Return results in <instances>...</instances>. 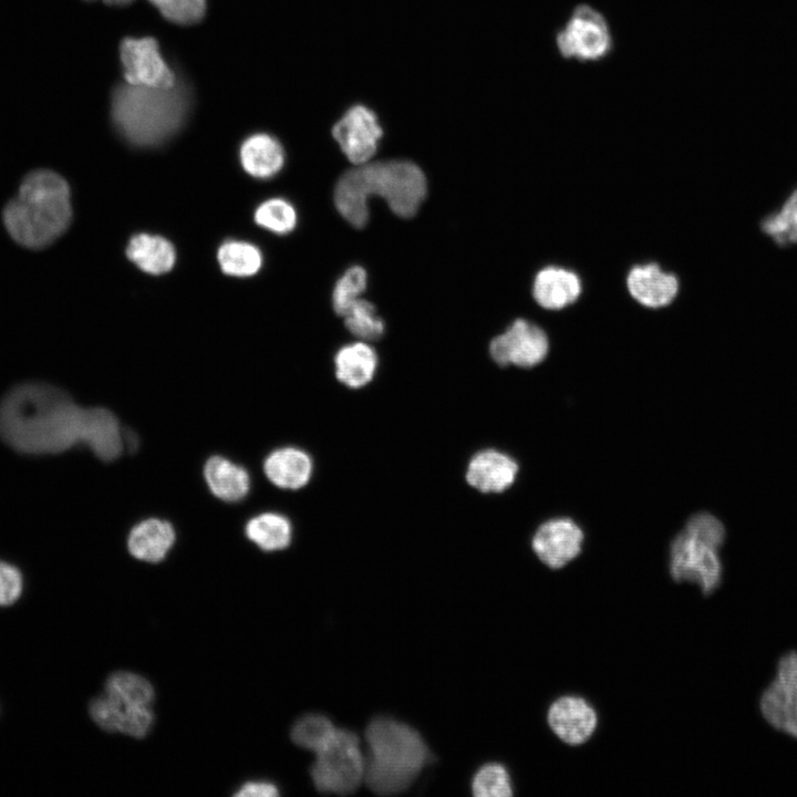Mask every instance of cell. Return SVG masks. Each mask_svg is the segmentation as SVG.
Masks as SVG:
<instances>
[{
    "mask_svg": "<svg viewBox=\"0 0 797 797\" xmlns=\"http://www.w3.org/2000/svg\"><path fill=\"white\" fill-rule=\"evenodd\" d=\"M0 436L13 449L32 455L84 445L103 462L117 459L128 444L113 412L81 407L45 383H23L9 391L0 403Z\"/></svg>",
    "mask_w": 797,
    "mask_h": 797,
    "instance_id": "1",
    "label": "cell"
},
{
    "mask_svg": "<svg viewBox=\"0 0 797 797\" xmlns=\"http://www.w3.org/2000/svg\"><path fill=\"white\" fill-rule=\"evenodd\" d=\"M371 196L382 197L397 216L412 217L426 196L425 175L407 161L368 162L339 178L334 204L346 221L361 228L369 220Z\"/></svg>",
    "mask_w": 797,
    "mask_h": 797,
    "instance_id": "2",
    "label": "cell"
},
{
    "mask_svg": "<svg viewBox=\"0 0 797 797\" xmlns=\"http://www.w3.org/2000/svg\"><path fill=\"white\" fill-rule=\"evenodd\" d=\"M71 219L70 186L48 168L29 172L2 210V222L11 239L32 250L52 245L69 228Z\"/></svg>",
    "mask_w": 797,
    "mask_h": 797,
    "instance_id": "3",
    "label": "cell"
},
{
    "mask_svg": "<svg viewBox=\"0 0 797 797\" xmlns=\"http://www.w3.org/2000/svg\"><path fill=\"white\" fill-rule=\"evenodd\" d=\"M365 742L364 782L379 795L406 790L431 760L422 735L392 717L373 718L366 726Z\"/></svg>",
    "mask_w": 797,
    "mask_h": 797,
    "instance_id": "4",
    "label": "cell"
},
{
    "mask_svg": "<svg viewBox=\"0 0 797 797\" xmlns=\"http://www.w3.org/2000/svg\"><path fill=\"white\" fill-rule=\"evenodd\" d=\"M189 107L185 87H147L128 83L112 94L111 114L117 131L137 146H155L182 127Z\"/></svg>",
    "mask_w": 797,
    "mask_h": 797,
    "instance_id": "5",
    "label": "cell"
},
{
    "mask_svg": "<svg viewBox=\"0 0 797 797\" xmlns=\"http://www.w3.org/2000/svg\"><path fill=\"white\" fill-rule=\"evenodd\" d=\"M559 58L579 64H600L615 50V38L608 17L593 4L576 3L553 33Z\"/></svg>",
    "mask_w": 797,
    "mask_h": 797,
    "instance_id": "6",
    "label": "cell"
},
{
    "mask_svg": "<svg viewBox=\"0 0 797 797\" xmlns=\"http://www.w3.org/2000/svg\"><path fill=\"white\" fill-rule=\"evenodd\" d=\"M314 754L310 774L319 791L346 795L364 782L365 756L355 733L338 727Z\"/></svg>",
    "mask_w": 797,
    "mask_h": 797,
    "instance_id": "7",
    "label": "cell"
},
{
    "mask_svg": "<svg viewBox=\"0 0 797 797\" xmlns=\"http://www.w3.org/2000/svg\"><path fill=\"white\" fill-rule=\"evenodd\" d=\"M717 548L685 528L670 548V573L677 582L697 584L704 594L712 593L721 582L722 563Z\"/></svg>",
    "mask_w": 797,
    "mask_h": 797,
    "instance_id": "8",
    "label": "cell"
},
{
    "mask_svg": "<svg viewBox=\"0 0 797 797\" xmlns=\"http://www.w3.org/2000/svg\"><path fill=\"white\" fill-rule=\"evenodd\" d=\"M125 82L132 85L169 89L176 85L172 69L154 38H125L120 46Z\"/></svg>",
    "mask_w": 797,
    "mask_h": 797,
    "instance_id": "9",
    "label": "cell"
},
{
    "mask_svg": "<svg viewBox=\"0 0 797 797\" xmlns=\"http://www.w3.org/2000/svg\"><path fill=\"white\" fill-rule=\"evenodd\" d=\"M549 351L546 332L537 324L517 319L489 344L491 359L501 366L531 368L545 360Z\"/></svg>",
    "mask_w": 797,
    "mask_h": 797,
    "instance_id": "10",
    "label": "cell"
},
{
    "mask_svg": "<svg viewBox=\"0 0 797 797\" xmlns=\"http://www.w3.org/2000/svg\"><path fill=\"white\" fill-rule=\"evenodd\" d=\"M382 134L376 115L364 105L350 107L332 128L340 148L355 165L365 164L374 156Z\"/></svg>",
    "mask_w": 797,
    "mask_h": 797,
    "instance_id": "11",
    "label": "cell"
},
{
    "mask_svg": "<svg viewBox=\"0 0 797 797\" xmlns=\"http://www.w3.org/2000/svg\"><path fill=\"white\" fill-rule=\"evenodd\" d=\"M583 532L569 518H553L541 524L532 537V549L548 567L558 569L575 559L582 549Z\"/></svg>",
    "mask_w": 797,
    "mask_h": 797,
    "instance_id": "12",
    "label": "cell"
},
{
    "mask_svg": "<svg viewBox=\"0 0 797 797\" xmlns=\"http://www.w3.org/2000/svg\"><path fill=\"white\" fill-rule=\"evenodd\" d=\"M552 732L565 743L579 745L587 742L597 726V714L583 698L563 696L553 702L548 711Z\"/></svg>",
    "mask_w": 797,
    "mask_h": 797,
    "instance_id": "13",
    "label": "cell"
},
{
    "mask_svg": "<svg viewBox=\"0 0 797 797\" xmlns=\"http://www.w3.org/2000/svg\"><path fill=\"white\" fill-rule=\"evenodd\" d=\"M517 473L518 465L513 457L496 449H485L470 458L466 480L482 493H501L514 484Z\"/></svg>",
    "mask_w": 797,
    "mask_h": 797,
    "instance_id": "14",
    "label": "cell"
},
{
    "mask_svg": "<svg viewBox=\"0 0 797 797\" xmlns=\"http://www.w3.org/2000/svg\"><path fill=\"white\" fill-rule=\"evenodd\" d=\"M627 286L633 299L653 309L670 304L679 291L677 278L663 271L655 262L631 268Z\"/></svg>",
    "mask_w": 797,
    "mask_h": 797,
    "instance_id": "15",
    "label": "cell"
},
{
    "mask_svg": "<svg viewBox=\"0 0 797 797\" xmlns=\"http://www.w3.org/2000/svg\"><path fill=\"white\" fill-rule=\"evenodd\" d=\"M580 293V278L576 272L562 267H545L534 279V299L547 310L563 309L573 303Z\"/></svg>",
    "mask_w": 797,
    "mask_h": 797,
    "instance_id": "16",
    "label": "cell"
},
{
    "mask_svg": "<svg viewBox=\"0 0 797 797\" xmlns=\"http://www.w3.org/2000/svg\"><path fill=\"white\" fill-rule=\"evenodd\" d=\"M313 464L304 451L288 446L272 451L263 462L267 478L282 489H299L312 475Z\"/></svg>",
    "mask_w": 797,
    "mask_h": 797,
    "instance_id": "17",
    "label": "cell"
},
{
    "mask_svg": "<svg viewBox=\"0 0 797 797\" xmlns=\"http://www.w3.org/2000/svg\"><path fill=\"white\" fill-rule=\"evenodd\" d=\"M175 539V529L170 522L148 518L132 528L127 538V548L138 560L159 562L166 557Z\"/></svg>",
    "mask_w": 797,
    "mask_h": 797,
    "instance_id": "18",
    "label": "cell"
},
{
    "mask_svg": "<svg viewBox=\"0 0 797 797\" xmlns=\"http://www.w3.org/2000/svg\"><path fill=\"white\" fill-rule=\"evenodd\" d=\"M204 477L211 494L227 503L246 498L250 489L248 472L224 456H211L204 466Z\"/></svg>",
    "mask_w": 797,
    "mask_h": 797,
    "instance_id": "19",
    "label": "cell"
},
{
    "mask_svg": "<svg viewBox=\"0 0 797 797\" xmlns=\"http://www.w3.org/2000/svg\"><path fill=\"white\" fill-rule=\"evenodd\" d=\"M377 362L376 352L365 342L345 344L334 356L335 376L348 387H363L372 381Z\"/></svg>",
    "mask_w": 797,
    "mask_h": 797,
    "instance_id": "20",
    "label": "cell"
},
{
    "mask_svg": "<svg viewBox=\"0 0 797 797\" xmlns=\"http://www.w3.org/2000/svg\"><path fill=\"white\" fill-rule=\"evenodd\" d=\"M240 162L245 170L251 176L269 178L276 175L283 165V148L269 134H253L241 144Z\"/></svg>",
    "mask_w": 797,
    "mask_h": 797,
    "instance_id": "21",
    "label": "cell"
},
{
    "mask_svg": "<svg viewBox=\"0 0 797 797\" xmlns=\"http://www.w3.org/2000/svg\"><path fill=\"white\" fill-rule=\"evenodd\" d=\"M760 712L770 726L797 738V691L775 680L762 694Z\"/></svg>",
    "mask_w": 797,
    "mask_h": 797,
    "instance_id": "22",
    "label": "cell"
},
{
    "mask_svg": "<svg viewBox=\"0 0 797 797\" xmlns=\"http://www.w3.org/2000/svg\"><path fill=\"white\" fill-rule=\"evenodd\" d=\"M127 257L143 271L161 275L169 271L175 263V250L172 244L159 236L138 234L126 249Z\"/></svg>",
    "mask_w": 797,
    "mask_h": 797,
    "instance_id": "23",
    "label": "cell"
},
{
    "mask_svg": "<svg viewBox=\"0 0 797 797\" xmlns=\"http://www.w3.org/2000/svg\"><path fill=\"white\" fill-rule=\"evenodd\" d=\"M245 534L263 551L282 550L292 540V525L284 515L262 513L247 521Z\"/></svg>",
    "mask_w": 797,
    "mask_h": 797,
    "instance_id": "24",
    "label": "cell"
},
{
    "mask_svg": "<svg viewBox=\"0 0 797 797\" xmlns=\"http://www.w3.org/2000/svg\"><path fill=\"white\" fill-rule=\"evenodd\" d=\"M106 694L123 706L148 705L154 698L152 684L143 676L131 672L113 673L105 684Z\"/></svg>",
    "mask_w": 797,
    "mask_h": 797,
    "instance_id": "25",
    "label": "cell"
},
{
    "mask_svg": "<svg viewBox=\"0 0 797 797\" xmlns=\"http://www.w3.org/2000/svg\"><path fill=\"white\" fill-rule=\"evenodd\" d=\"M221 270L230 276L247 277L255 275L261 267L259 249L245 241L229 240L222 244L217 253Z\"/></svg>",
    "mask_w": 797,
    "mask_h": 797,
    "instance_id": "26",
    "label": "cell"
},
{
    "mask_svg": "<svg viewBox=\"0 0 797 797\" xmlns=\"http://www.w3.org/2000/svg\"><path fill=\"white\" fill-rule=\"evenodd\" d=\"M337 728L325 715L311 713L293 724L291 739L296 745L315 753L331 738Z\"/></svg>",
    "mask_w": 797,
    "mask_h": 797,
    "instance_id": "27",
    "label": "cell"
},
{
    "mask_svg": "<svg viewBox=\"0 0 797 797\" xmlns=\"http://www.w3.org/2000/svg\"><path fill=\"white\" fill-rule=\"evenodd\" d=\"M343 317L346 329L362 340H376L384 333V322L368 300L355 301Z\"/></svg>",
    "mask_w": 797,
    "mask_h": 797,
    "instance_id": "28",
    "label": "cell"
},
{
    "mask_svg": "<svg viewBox=\"0 0 797 797\" xmlns=\"http://www.w3.org/2000/svg\"><path fill=\"white\" fill-rule=\"evenodd\" d=\"M472 791L477 797H509L513 785L508 770L498 763L482 766L472 780Z\"/></svg>",
    "mask_w": 797,
    "mask_h": 797,
    "instance_id": "29",
    "label": "cell"
},
{
    "mask_svg": "<svg viewBox=\"0 0 797 797\" xmlns=\"http://www.w3.org/2000/svg\"><path fill=\"white\" fill-rule=\"evenodd\" d=\"M762 228L778 245L797 242V189L778 213L763 220Z\"/></svg>",
    "mask_w": 797,
    "mask_h": 797,
    "instance_id": "30",
    "label": "cell"
},
{
    "mask_svg": "<svg viewBox=\"0 0 797 797\" xmlns=\"http://www.w3.org/2000/svg\"><path fill=\"white\" fill-rule=\"evenodd\" d=\"M256 222L276 234L290 232L297 224L293 206L284 199L272 198L262 203L255 213Z\"/></svg>",
    "mask_w": 797,
    "mask_h": 797,
    "instance_id": "31",
    "label": "cell"
},
{
    "mask_svg": "<svg viewBox=\"0 0 797 797\" xmlns=\"http://www.w3.org/2000/svg\"><path fill=\"white\" fill-rule=\"evenodd\" d=\"M368 275L360 266L350 267L337 281L332 304L339 315H344L351 306L360 299L366 288Z\"/></svg>",
    "mask_w": 797,
    "mask_h": 797,
    "instance_id": "32",
    "label": "cell"
},
{
    "mask_svg": "<svg viewBox=\"0 0 797 797\" xmlns=\"http://www.w3.org/2000/svg\"><path fill=\"white\" fill-rule=\"evenodd\" d=\"M161 14L177 24H194L206 11V0H148Z\"/></svg>",
    "mask_w": 797,
    "mask_h": 797,
    "instance_id": "33",
    "label": "cell"
},
{
    "mask_svg": "<svg viewBox=\"0 0 797 797\" xmlns=\"http://www.w3.org/2000/svg\"><path fill=\"white\" fill-rule=\"evenodd\" d=\"M92 720L107 732H120L124 706L105 694L94 698L89 707Z\"/></svg>",
    "mask_w": 797,
    "mask_h": 797,
    "instance_id": "34",
    "label": "cell"
},
{
    "mask_svg": "<svg viewBox=\"0 0 797 797\" xmlns=\"http://www.w3.org/2000/svg\"><path fill=\"white\" fill-rule=\"evenodd\" d=\"M685 529L720 549L725 540V528L713 515L700 513L690 518Z\"/></svg>",
    "mask_w": 797,
    "mask_h": 797,
    "instance_id": "35",
    "label": "cell"
},
{
    "mask_svg": "<svg viewBox=\"0 0 797 797\" xmlns=\"http://www.w3.org/2000/svg\"><path fill=\"white\" fill-rule=\"evenodd\" d=\"M153 718L148 705L124 706L120 732L135 738H143L149 732Z\"/></svg>",
    "mask_w": 797,
    "mask_h": 797,
    "instance_id": "36",
    "label": "cell"
},
{
    "mask_svg": "<svg viewBox=\"0 0 797 797\" xmlns=\"http://www.w3.org/2000/svg\"><path fill=\"white\" fill-rule=\"evenodd\" d=\"M23 589L22 576L18 568L0 560V607L13 604Z\"/></svg>",
    "mask_w": 797,
    "mask_h": 797,
    "instance_id": "37",
    "label": "cell"
},
{
    "mask_svg": "<svg viewBox=\"0 0 797 797\" xmlns=\"http://www.w3.org/2000/svg\"><path fill=\"white\" fill-rule=\"evenodd\" d=\"M776 681L797 691V652H789L782 656L777 666Z\"/></svg>",
    "mask_w": 797,
    "mask_h": 797,
    "instance_id": "38",
    "label": "cell"
},
{
    "mask_svg": "<svg viewBox=\"0 0 797 797\" xmlns=\"http://www.w3.org/2000/svg\"><path fill=\"white\" fill-rule=\"evenodd\" d=\"M278 788L276 785L268 782H249L246 783L235 794L236 796H248V797H272L277 796Z\"/></svg>",
    "mask_w": 797,
    "mask_h": 797,
    "instance_id": "39",
    "label": "cell"
},
{
    "mask_svg": "<svg viewBox=\"0 0 797 797\" xmlns=\"http://www.w3.org/2000/svg\"><path fill=\"white\" fill-rule=\"evenodd\" d=\"M106 4L111 6H124L131 3L134 0H103Z\"/></svg>",
    "mask_w": 797,
    "mask_h": 797,
    "instance_id": "40",
    "label": "cell"
}]
</instances>
